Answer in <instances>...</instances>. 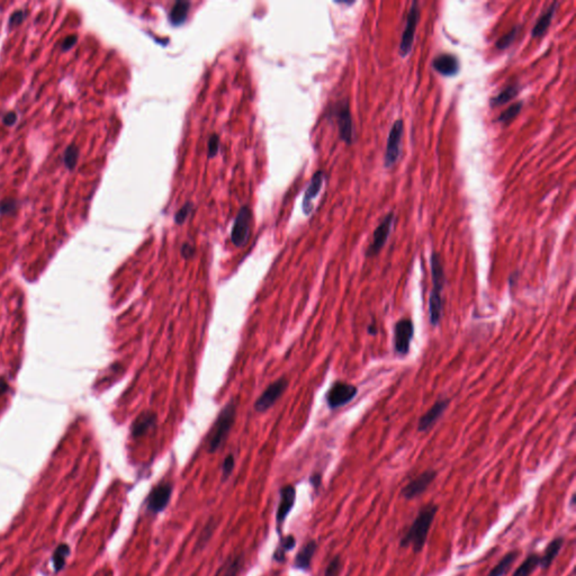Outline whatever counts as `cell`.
<instances>
[{
    "label": "cell",
    "instance_id": "31",
    "mask_svg": "<svg viewBox=\"0 0 576 576\" xmlns=\"http://www.w3.org/2000/svg\"><path fill=\"white\" fill-rule=\"evenodd\" d=\"M191 211H193V204L188 202L176 213L175 222L177 223V224H182V223L187 220V217L190 215Z\"/></svg>",
    "mask_w": 576,
    "mask_h": 576
},
{
    "label": "cell",
    "instance_id": "29",
    "mask_svg": "<svg viewBox=\"0 0 576 576\" xmlns=\"http://www.w3.org/2000/svg\"><path fill=\"white\" fill-rule=\"evenodd\" d=\"M241 561L242 560L239 557L229 561L224 566H222L215 576H236L241 569Z\"/></svg>",
    "mask_w": 576,
    "mask_h": 576
},
{
    "label": "cell",
    "instance_id": "16",
    "mask_svg": "<svg viewBox=\"0 0 576 576\" xmlns=\"http://www.w3.org/2000/svg\"><path fill=\"white\" fill-rule=\"evenodd\" d=\"M449 405V400H439L437 403L432 406V408L428 411V412L420 418V421L418 424V430L420 432L427 431L430 429L434 424L438 421L439 418L444 414L446 409Z\"/></svg>",
    "mask_w": 576,
    "mask_h": 576
},
{
    "label": "cell",
    "instance_id": "9",
    "mask_svg": "<svg viewBox=\"0 0 576 576\" xmlns=\"http://www.w3.org/2000/svg\"><path fill=\"white\" fill-rule=\"evenodd\" d=\"M288 382L285 377H281L277 379L276 382L270 384L269 386L266 388V391L262 393L261 396L257 400L256 404H254V409L258 412H265L268 409H270L274 405L277 400L284 394L286 388H287Z\"/></svg>",
    "mask_w": 576,
    "mask_h": 576
},
{
    "label": "cell",
    "instance_id": "3",
    "mask_svg": "<svg viewBox=\"0 0 576 576\" xmlns=\"http://www.w3.org/2000/svg\"><path fill=\"white\" fill-rule=\"evenodd\" d=\"M251 220L252 212L250 207H241L231 232V241L235 247L243 248L244 245H247L250 238V230H251Z\"/></svg>",
    "mask_w": 576,
    "mask_h": 576
},
{
    "label": "cell",
    "instance_id": "20",
    "mask_svg": "<svg viewBox=\"0 0 576 576\" xmlns=\"http://www.w3.org/2000/svg\"><path fill=\"white\" fill-rule=\"evenodd\" d=\"M316 548H318V544H316L314 540H311L310 543H307L305 546L303 547L302 551L296 555L295 563H294L296 569L304 571L310 569L312 558L314 556Z\"/></svg>",
    "mask_w": 576,
    "mask_h": 576
},
{
    "label": "cell",
    "instance_id": "22",
    "mask_svg": "<svg viewBox=\"0 0 576 576\" xmlns=\"http://www.w3.org/2000/svg\"><path fill=\"white\" fill-rule=\"evenodd\" d=\"M443 314V300L441 293L432 291L429 298V319L432 325H438Z\"/></svg>",
    "mask_w": 576,
    "mask_h": 576
},
{
    "label": "cell",
    "instance_id": "27",
    "mask_svg": "<svg viewBox=\"0 0 576 576\" xmlns=\"http://www.w3.org/2000/svg\"><path fill=\"white\" fill-rule=\"evenodd\" d=\"M522 106H524V102L522 101H518V102H516V104H513L512 106L509 107L508 109H506L504 111H502L501 114H500V116L497 118V122L502 123V124L510 123L513 118L517 117V116L520 114V111L522 109Z\"/></svg>",
    "mask_w": 576,
    "mask_h": 576
},
{
    "label": "cell",
    "instance_id": "40",
    "mask_svg": "<svg viewBox=\"0 0 576 576\" xmlns=\"http://www.w3.org/2000/svg\"><path fill=\"white\" fill-rule=\"evenodd\" d=\"M193 254H194V247H193V245H190L189 243L182 244V247H181V256H182V257L186 258V259H188V258H190L191 256H193Z\"/></svg>",
    "mask_w": 576,
    "mask_h": 576
},
{
    "label": "cell",
    "instance_id": "41",
    "mask_svg": "<svg viewBox=\"0 0 576 576\" xmlns=\"http://www.w3.org/2000/svg\"><path fill=\"white\" fill-rule=\"evenodd\" d=\"M310 481H311L312 485H313L315 489H318L319 486H320V484H321V475H320V474H315V475H313V476L311 477Z\"/></svg>",
    "mask_w": 576,
    "mask_h": 576
},
{
    "label": "cell",
    "instance_id": "13",
    "mask_svg": "<svg viewBox=\"0 0 576 576\" xmlns=\"http://www.w3.org/2000/svg\"><path fill=\"white\" fill-rule=\"evenodd\" d=\"M432 68L444 77H455L458 74L461 65L456 55L443 53L432 60Z\"/></svg>",
    "mask_w": 576,
    "mask_h": 576
},
{
    "label": "cell",
    "instance_id": "4",
    "mask_svg": "<svg viewBox=\"0 0 576 576\" xmlns=\"http://www.w3.org/2000/svg\"><path fill=\"white\" fill-rule=\"evenodd\" d=\"M404 133V122L403 119H397L393 124V126L388 134L387 145L384 157V166L385 168H392L397 162L401 155L402 148V137Z\"/></svg>",
    "mask_w": 576,
    "mask_h": 576
},
{
    "label": "cell",
    "instance_id": "38",
    "mask_svg": "<svg viewBox=\"0 0 576 576\" xmlns=\"http://www.w3.org/2000/svg\"><path fill=\"white\" fill-rule=\"evenodd\" d=\"M17 122V115L15 111H8L2 116V123L7 126H12Z\"/></svg>",
    "mask_w": 576,
    "mask_h": 576
},
{
    "label": "cell",
    "instance_id": "19",
    "mask_svg": "<svg viewBox=\"0 0 576 576\" xmlns=\"http://www.w3.org/2000/svg\"><path fill=\"white\" fill-rule=\"evenodd\" d=\"M431 272H432V284L436 292H443L445 285V270L441 261L439 253L434 252L431 254Z\"/></svg>",
    "mask_w": 576,
    "mask_h": 576
},
{
    "label": "cell",
    "instance_id": "18",
    "mask_svg": "<svg viewBox=\"0 0 576 576\" xmlns=\"http://www.w3.org/2000/svg\"><path fill=\"white\" fill-rule=\"evenodd\" d=\"M157 424V415L154 413L146 411L138 417L132 426L133 437H142L148 434L149 430L155 427Z\"/></svg>",
    "mask_w": 576,
    "mask_h": 576
},
{
    "label": "cell",
    "instance_id": "42",
    "mask_svg": "<svg viewBox=\"0 0 576 576\" xmlns=\"http://www.w3.org/2000/svg\"><path fill=\"white\" fill-rule=\"evenodd\" d=\"M368 333L372 334V336H376V334H377V329H376V327H375L374 324H373V325H369V327H368Z\"/></svg>",
    "mask_w": 576,
    "mask_h": 576
},
{
    "label": "cell",
    "instance_id": "24",
    "mask_svg": "<svg viewBox=\"0 0 576 576\" xmlns=\"http://www.w3.org/2000/svg\"><path fill=\"white\" fill-rule=\"evenodd\" d=\"M190 8V2L188 1H177L169 12V20L173 26H179L185 23L188 16Z\"/></svg>",
    "mask_w": 576,
    "mask_h": 576
},
{
    "label": "cell",
    "instance_id": "36",
    "mask_svg": "<svg viewBox=\"0 0 576 576\" xmlns=\"http://www.w3.org/2000/svg\"><path fill=\"white\" fill-rule=\"evenodd\" d=\"M295 546H296V540H295V538H294L293 536H287V537H285V538L283 539V542H281L280 548L283 549L284 552H288V551H291V549H293Z\"/></svg>",
    "mask_w": 576,
    "mask_h": 576
},
{
    "label": "cell",
    "instance_id": "39",
    "mask_svg": "<svg viewBox=\"0 0 576 576\" xmlns=\"http://www.w3.org/2000/svg\"><path fill=\"white\" fill-rule=\"evenodd\" d=\"M24 16H25V12L23 10H18V11H15L14 14L10 16L9 18V25L10 26H15V25H18L20 24L21 21L24 19Z\"/></svg>",
    "mask_w": 576,
    "mask_h": 576
},
{
    "label": "cell",
    "instance_id": "10",
    "mask_svg": "<svg viewBox=\"0 0 576 576\" xmlns=\"http://www.w3.org/2000/svg\"><path fill=\"white\" fill-rule=\"evenodd\" d=\"M393 222H394V213L391 212L387 214L385 218L382 221L381 224L375 229L373 234V241L367 249L366 256L375 257L381 252V250L384 248V245H385L388 239V235L391 233Z\"/></svg>",
    "mask_w": 576,
    "mask_h": 576
},
{
    "label": "cell",
    "instance_id": "2",
    "mask_svg": "<svg viewBox=\"0 0 576 576\" xmlns=\"http://www.w3.org/2000/svg\"><path fill=\"white\" fill-rule=\"evenodd\" d=\"M235 415L236 403L234 401H231L222 409L212 428L208 440V453H215L226 440L235 421Z\"/></svg>",
    "mask_w": 576,
    "mask_h": 576
},
{
    "label": "cell",
    "instance_id": "12",
    "mask_svg": "<svg viewBox=\"0 0 576 576\" xmlns=\"http://www.w3.org/2000/svg\"><path fill=\"white\" fill-rule=\"evenodd\" d=\"M437 477V472L429 470L426 471L422 474H420L418 477H415L410 483L402 490V497L406 500H413L421 495L424 491H426L432 482L435 481Z\"/></svg>",
    "mask_w": 576,
    "mask_h": 576
},
{
    "label": "cell",
    "instance_id": "33",
    "mask_svg": "<svg viewBox=\"0 0 576 576\" xmlns=\"http://www.w3.org/2000/svg\"><path fill=\"white\" fill-rule=\"evenodd\" d=\"M341 571V560L339 557L333 558L325 570L324 576H338Z\"/></svg>",
    "mask_w": 576,
    "mask_h": 576
},
{
    "label": "cell",
    "instance_id": "37",
    "mask_svg": "<svg viewBox=\"0 0 576 576\" xmlns=\"http://www.w3.org/2000/svg\"><path fill=\"white\" fill-rule=\"evenodd\" d=\"M77 41H78L77 35H69L68 37L64 38L63 43H62V50L69 51L70 48H72L75 45Z\"/></svg>",
    "mask_w": 576,
    "mask_h": 576
},
{
    "label": "cell",
    "instance_id": "28",
    "mask_svg": "<svg viewBox=\"0 0 576 576\" xmlns=\"http://www.w3.org/2000/svg\"><path fill=\"white\" fill-rule=\"evenodd\" d=\"M79 159V149L77 145L71 144L65 149L63 153V163L69 170H73Z\"/></svg>",
    "mask_w": 576,
    "mask_h": 576
},
{
    "label": "cell",
    "instance_id": "11",
    "mask_svg": "<svg viewBox=\"0 0 576 576\" xmlns=\"http://www.w3.org/2000/svg\"><path fill=\"white\" fill-rule=\"evenodd\" d=\"M172 494V485L169 483H163L151 491L148 500H146V506H148V510L153 513V515H158L162 511L166 510L169 502H170Z\"/></svg>",
    "mask_w": 576,
    "mask_h": 576
},
{
    "label": "cell",
    "instance_id": "32",
    "mask_svg": "<svg viewBox=\"0 0 576 576\" xmlns=\"http://www.w3.org/2000/svg\"><path fill=\"white\" fill-rule=\"evenodd\" d=\"M218 149H220V137H218L217 134H213V135L209 137V140H208V145H207L208 158L215 157L216 153L218 152Z\"/></svg>",
    "mask_w": 576,
    "mask_h": 576
},
{
    "label": "cell",
    "instance_id": "25",
    "mask_svg": "<svg viewBox=\"0 0 576 576\" xmlns=\"http://www.w3.org/2000/svg\"><path fill=\"white\" fill-rule=\"evenodd\" d=\"M518 556H519V553L518 552L508 553L507 555L504 556L497 565H495L494 569L490 572L489 576H503V575H506L509 572V570L511 569L513 563L516 562Z\"/></svg>",
    "mask_w": 576,
    "mask_h": 576
},
{
    "label": "cell",
    "instance_id": "15",
    "mask_svg": "<svg viewBox=\"0 0 576 576\" xmlns=\"http://www.w3.org/2000/svg\"><path fill=\"white\" fill-rule=\"evenodd\" d=\"M295 499H296V491L294 486L288 485L281 489L279 507L277 509L276 513L277 524L281 525L285 521L286 518L289 515V512L292 511L294 503H295Z\"/></svg>",
    "mask_w": 576,
    "mask_h": 576
},
{
    "label": "cell",
    "instance_id": "17",
    "mask_svg": "<svg viewBox=\"0 0 576 576\" xmlns=\"http://www.w3.org/2000/svg\"><path fill=\"white\" fill-rule=\"evenodd\" d=\"M557 7H558V2L557 1L553 2L552 5L547 8V10L539 17L537 23H536L534 26L533 32H531V36H533L534 38L542 37L543 35L547 32L549 26H551V24H552L554 16H555V14H556Z\"/></svg>",
    "mask_w": 576,
    "mask_h": 576
},
{
    "label": "cell",
    "instance_id": "7",
    "mask_svg": "<svg viewBox=\"0 0 576 576\" xmlns=\"http://www.w3.org/2000/svg\"><path fill=\"white\" fill-rule=\"evenodd\" d=\"M357 387L351 384L337 382L327 394L328 405L332 410L346 405L357 395Z\"/></svg>",
    "mask_w": 576,
    "mask_h": 576
},
{
    "label": "cell",
    "instance_id": "23",
    "mask_svg": "<svg viewBox=\"0 0 576 576\" xmlns=\"http://www.w3.org/2000/svg\"><path fill=\"white\" fill-rule=\"evenodd\" d=\"M563 544H564V539L560 537V538H555L551 544L548 545V547L546 549V552H545L544 556L540 557V566H542L544 570H547L552 566L553 562L555 561L556 556L558 555V553H560V551L563 547Z\"/></svg>",
    "mask_w": 576,
    "mask_h": 576
},
{
    "label": "cell",
    "instance_id": "6",
    "mask_svg": "<svg viewBox=\"0 0 576 576\" xmlns=\"http://www.w3.org/2000/svg\"><path fill=\"white\" fill-rule=\"evenodd\" d=\"M333 115L336 116L340 138L347 144L354 141V122L349 107V101L342 100L334 106Z\"/></svg>",
    "mask_w": 576,
    "mask_h": 576
},
{
    "label": "cell",
    "instance_id": "8",
    "mask_svg": "<svg viewBox=\"0 0 576 576\" xmlns=\"http://www.w3.org/2000/svg\"><path fill=\"white\" fill-rule=\"evenodd\" d=\"M413 334L414 327L411 320L402 319L396 323L394 329V347L397 354L401 356L409 354Z\"/></svg>",
    "mask_w": 576,
    "mask_h": 576
},
{
    "label": "cell",
    "instance_id": "26",
    "mask_svg": "<svg viewBox=\"0 0 576 576\" xmlns=\"http://www.w3.org/2000/svg\"><path fill=\"white\" fill-rule=\"evenodd\" d=\"M540 565V556L537 554H531L526 558L524 563L518 567L513 576H530Z\"/></svg>",
    "mask_w": 576,
    "mask_h": 576
},
{
    "label": "cell",
    "instance_id": "14",
    "mask_svg": "<svg viewBox=\"0 0 576 576\" xmlns=\"http://www.w3.org/2000/svg\"><path fill=\"white\" fill-rule=\"evenodd\" d=\"M324 172L319 170L318 172L314 173V176L312 177L310 185L307 186L306 191L304 194V198H303V203H302V207H303V211L306 214V215H309V214L312 213L313 211V200L316 198V196L320 194L321 188H322V186L324 184Z\"/></svg>",
    "mask_w": 576,
    "mask_h": 576
},
{
    "label": "cell",
    "instance_id": "5",
    "mask_svg": "<svg viewBox=\"0 0 576 576\" xmlns=\"http://www.w3.org/2000/svg\"><path fill=\"white\" fill-rule=\"evenodd\" d=\"M419 18H420L419 2L413 1L412 5H411L409 14H408V16H406L405 28L403 30V33H402V38H401L400 48H399V53L402 57L408 56L410 54V52L412 51L413 42H414V35H415V30H417Z\"/></svg>",
    "mask_w": 576,
    "mask_h": 576
},
{
    "label": "cell",
    "instance_id": "35",
    "mask_svg": "<svg viewBox=\"0 0 576 576\" xmlns=\"http://www.w3.org/2000/svg\"><path fill=\"white\" fill-rule=\"evenodd\" d=\"M17 200L8 198L0 202V214H8L16 211Z\"/></svg>",
    "mask_w": 576,
    "mask_h": 576
},
{
    "label": "cell",
    "instance_id": "34",
    "mask_svg": "<svg viewBox=\"0 0 576 576\" xmlns=\"http://www.w3.org/2000/svg\"><path fill=\"white\" fill-rule=\"evenodd\" d=\"M234 457L232 456V455H229V456H226V458L224 459V462H223V465H222V474H223V479L226 480L227 477H229L232 472H233V468H234Z\"/></svg>",
    "mask_w": 576,
    "mask_h": 576
},
{
    "label": "cell",
    "instance_id": "21",
    "mask_svg": "<svg viewBox=\"0 0 576 576\" xmlns=\"http://www.w3.org/2000/svg\"><path fill=\"white\" fill-rule=\"evenodd\" d=\"M519 91H520V87L517 82H513L511 84H509V86L504 88L503 90L499 93V95L491 98L490 106L492 107V108H497V107L503 106L504 104H507V102L512 100L513 98H516L518 95H519Z\"/></svg>",
    "mask_w": 576,
    "mask_h": 576
},
{
    "label": "cell",
    "instance_id": "1",
    "mask_svg": "<svg viewBox=\"0 0 576 576\" xmlns=\"http://www.w3.org/2000/svg\"><path fill=\"white\" fill-rule=\"evenodd\" d=\"M437 511H438V507L432 503L421 509L418 517L414 519L412 526L408 530V533L402 538V546H411L414 553L421 552L424 545H426L429 531H430L432 522L435 520Z\"/></svg>",
    "mask_w": 576,
    "mask_h": 576
},
{
    "label": "cell",
    "instance_id": "30",
    "mask_svg": "<svg viewBox=\"0 0 576 576\" xmlns=\"http://www.w3.org/2000/svg\"><path fill=\"white\" fill-rule=\"evenodd\" d=\"M519 30H520L519 26H515V27H513L510 32H508L506 35H503L501 38L498 39V42L495 43V47H497L498 50H500V51L506 50V48L510 46L511 44L513 43V41H515L518 33H519Z\"/></svg>",
    "mask_w": 576,
    "mask_h": 576
}]
</instances>
